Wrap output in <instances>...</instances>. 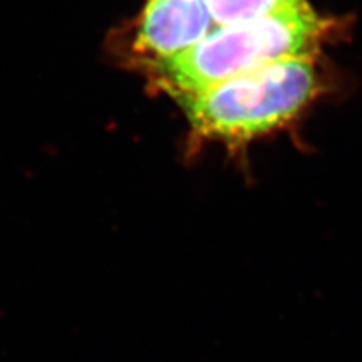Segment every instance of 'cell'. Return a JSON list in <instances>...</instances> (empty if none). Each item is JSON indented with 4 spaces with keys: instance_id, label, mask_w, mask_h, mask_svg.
<instances>
[{
    "instance_id": "cell-1",
    "label": "cell",
    "mask_w": 362,
    "mask_h": 362,
    "mask_svg": "<svg viewBox=\"0 0 362 362\" xmlns=\"http://www.w3.org/2000/svg\"><path fill=\"white\" fill-rule=\"evenodd\" d=\"M330 27L300 0L259 19L216 25L193 47L153 66V78L181 101L272 62L314 56Z\"/></svg>"
},
{
    "instance_id": "cell-2",
    "label": "cell",
    "mask_w": 362,
    "mask_h": 362,
    "mask_svg": "<svg viewBox=\"0 0 362 362\" xmlns=\"http://www.w3.org/2000/svg\"><path fill=\"white\" fill-rule=\"evenodd\" d=\"M319 93L314 56L288 57L178 101L202 139L247 143L300 115Z\"/></svg>"
},
{
    "instance_id": "cell-3",
    "label": "cell",
    "mask_w": 362,
    "mask_h": 362,
    "mask_svg": "<svg viewBox=\"0 0 362 362\" xmlns=\"http://www.w3.org/2000/svg\"><path fill=\"white\" fill-rule=\"evenodd\" d=\"M203 0H148L134 35V51L149 67L193 47L215 29Z\"/></svg>"
},
{
    "instance_id": "cell-4",
    "label": "cell",
    "mask_w": 362,
    "mask_h": 362,
    "mask_svg": "<svg viewBox=\"0 0 362 362\" xmlns=\"http://www.w3.org/2000/svg\"><path fill=\"white\" fill-rule=\"evenodd\" d=\"M215 25L259 19L300 0H203Z\"/></svg>"
}]
</instances>
